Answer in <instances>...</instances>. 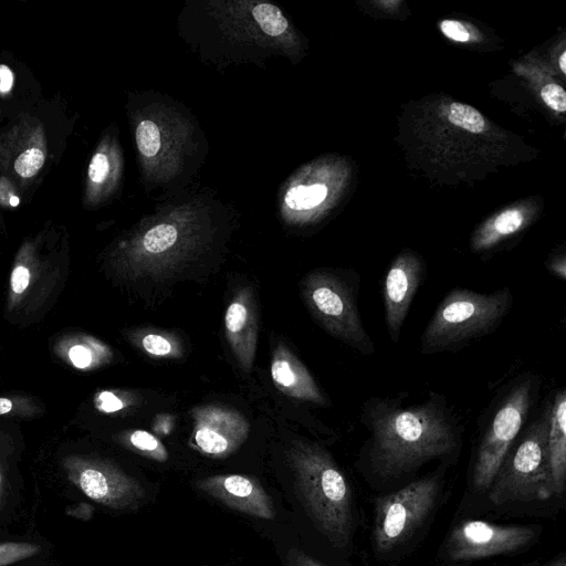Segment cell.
Instances as JSON below:
<instances>
[{
  "instance_id": "30bf717a",
  "label": "cell",
  "mask_w": 566,
  "mask_h": 566,
  "mask_svg": "<svg viewBox=\"0 0 566 566\" xmlns=\"http://www.w3.org/2000/svg\"><path fill=\"white\" fill-rule=\"evenodd\" d=\"M537 530L527 525H500L468 520L450 533L446 552L451 562H470L521 551L535 538Z\"/></svg>"
},
{
  "instance_id": "9c48e42d",
  "label": "cell",
  "mask_w": 566,
  "mask_h": 566,
  "mask_svg": "<svg viewBox=\"0 0 566 566\" xmlns=\"http://www.w3.org/2000/svg\"><path fill=\"white\" fill-rule=\"evenodd\" d=\"M67 479L92 501L113 510H136L145 497L138 480L113 462L72 454L63 459Z\"/></svg>"
},
{
  "instance_id": "8d00e7d4",
  "label": "cell",
  "mask_w": 566,
  "mask_h": 566,
  "mask_svg": "<svg viewBox=\"0 0 566 566\" xmlns=\"http://www.w3.org/2000/svg\"><path fill=\"white\" fill-rule=\"evenodd\" d=\"M2 489H3V476H2V473H1V470H0V500H1V496H2Z\"/></svg>"
},
{
  "instance_id": "d6986e66",
  "label": "cell",
  "mask_w": 566,
  "mask_h": 566,
  "mask_svg": "<svg viewBox=\"0 0 566 566\" xmlns=\"http://www.w3.org/2000/svg\"><path fill=\"white\" fill-rule=\"evenodd\" d=\"M132 339L155 357L179 358L184 352L181 342L168 332L146 331Z\"/></svg>"
},
{
  "instance_id": "ac0fdd59",
  "label": "cell",
  "mask_w": 566,
  "mask_h": 566,
  "mask_svg": "<svg viewBox=\"0 0 566 566\" xmlns=\"http://www.w3.org/2000/svg\"><path fill=\"white\" fill-rule=\"evenodd\" d=\"M67 356L76 368L85 369L108 363L113 358V353L101 340L83 337L69 348Z\"/></svg>"
},
{
  "instance_id": "8fae6325",
  "label": "cell",
  "mask_w": 566,
  "mask_h": 566,
  "mask_svg": "<svg viewBox=\"0 0 566 566\" xmlns=\"http://www.w3.org/2000/svg\"><path fill=\"white\" fill-rule=\"evenodd\" d=\"M193 420L192 442L203 454L226 458L247 440L250 424L239 411L203 405L191 410Z\"/></svg>"
},
{
  "instance_id": "44dd1931",
  "label": "cell",
  "mask_w": 566,
  "mask_h": 566,
  "mask_svg": "<svg viewBox=\"0 0 566 566\" xmlns=\"http://www.w3.org/2000/svg\"><path fill=\"white\" fill-rule=\"evenodd\" d=\"M327 196V188L325 185L315 184L311 186H294L285 195V203L293 210H308L321 202Z\"/></svg>"
},
{
  "instance_id": "3957f363",
  "label": "cell",
  "mask_w": 566,
  "mask_h": 566,
  "mask_svg": "<svg viewBox=\"0 0 566 566\" xmlns=\"http://www.w3.org/2000/svg\"><path fill=\"white\" fill-rule=\"evenodd\" d=\"M514 296L503 287L491 293L454 287L438 304L420 337V353L434 355L461 350L503 323Z\"/></svg>"
},
{
  "instance_id": "4316f807",
  "label": "cell",
  "mask_w": 566,
  "mask_h": 566,
  "mask_svg": "<svg viewBox=\"0 0 566 566\" xmlns=\"http://www.w3.org/2000/svg\"><path fill=\"white\" fill-rule=\"evenodd\" d=\"M541 96L552 109L559 113L566 111V93L560 85L555 83L545 85L541 91Z\"/></svg>"
},
{
  "instance_id": "603a6c76",
  "label": "cell",
  "mask_w": 566,
  "mask_h": 566,
  "mask_svg": "<svg viewBox=\"0 0 566 566\" xmlns=\"http://www.w3.org/2000/svg\"><path fill=\"white\" fill-rule=\"evenodd\" d=\"M252 15L261 29L269 35L277 36L287 29V20L282 11L273 4L260 3L252 10Z\"/></svg>"
},
{
  "instance_id": "836d02e7",
  "label": "cell",
  "mask_w": 566,
  "mask_h": 566,
  "mask_svg": "<svg viewBox=\"0 0 566 566\" xmlns=\"http://www.w3.org/2000/svg\"><path fill=\"white\" fill-rule=\"evenodd\" d=\"M14 82L12 71L4 64H0V94H8Z\"/></svg>"
},
{
  "instance_id": "d590c367",
  "label": "cell",
  "mask_w": 566,
  "mask_h": 566,
  "mask_svg": "<svg viewBox=\"0 0 566 566\" xmlns=\"http://www.w3.org/2000/svg\"><path fill=\"white\" fill-rule=\"evenodd\" d=\"M558 64H559L562 72L566 73V52L562 53Z\"/></svg>"
},
{
  "instance_id": "7402d4cb",
  "label": "cell",
  "mask_w": 566,
  "mask_h": 566,
  "mask_svg": "<svg viewBox=\"0 0 566 566\" xmlns=\"http://www.w3.org/2000/svg\"><path fill=\"white\" fill-rule=\"evenodd\" d=\"M127 444L139 454L155 461L164 462L168 459V451L163 442L145 430H134L125 438Z\"/></svg>"
},
{
  "instance_id": "e575fe53",
  "label": "cell",
  "mask_w": 566,
  "mask_h": 566,
  "mask_svg": "<svg viewBox=\"0 0 566 566\" xmlns=\"http://www.w3.org/2000/svg\"><path fill=\"white\" fill-rule=\"evenodd\" d=\"M544 566H566V558L564 555H559Z\"/></svg>"
},
{
  "instance_id": "277c9868",
  "label": "cell",
  "mask_w": 566,
  "mask_h": 566,
  "mask_svg": "<svg viewBox=\"0 0 566 566\" xmlns=\"http://www.w3.org/2000/svg\"><path fill=\"white\" fill-rule=\"evenodd\" d=\"M549 400L518 434L488 489L496 505L544 501L554 495L547 455Z\"/></svg>"
},
{
  "instance_id": "ba28073f",
  "label": "cell",
  "mask_w": 566,
  "mask_h": 566,
  "mask_svg": "<svg viewBox=\"0 0 566 566\" xmlns=\"http://www.w3.org/2000/svg\"><path fill=\"white\" fill-rule=\"evenodd\" d=\"M439 488L438 476L427 475L376 499L373 536L379 553L405 542L423 523L434 506Z\"/></svg>"
},
{
  "instance_id": "484cf974",
  "label": "cell",
  "mask_w": 566,
  "mask_h": 566,
  "mask_svg": "<svg viewBox=\"0 0 566 566\" xmlns=\"http://www.w3.org/2000/svg\"><path fill=\"white\" fill-rule=\"evenodd\" d=\"M138 150L146 157L155 156L160 148V133L151 120H143L136 128Z\"/></svg>"
},
{
  "instance_id": "5bb4252c",
  "label": "cell",
  "mask_w": 566,
  "mask_h": 566,
  "mask_svg": "<svg viewBox=\"0 0 566 566\" xmlns=\"http://www.w3.org/2000/svg\"><path fill=\"white\" fill-rule=\"evenodd\" d=\"M196 488L240 513L263 520L275 517L271 496L251 476L243 474L210 475L197 480Z\"/></svg>"
},
{
  "instance_id": "4dcf8cb0",
  "label": "cell",
  "mask_w": 566,
  "mask_h": 566,
  "mask_svg": "<svg viewBox=\"0 0 566 566\" xmlns=\"http://www.w3.org/2000/svg\"><path fill=\"white\" fill-rule=\"evenodd\" d=\"M289 566H326L313 556L297 549L292 548L287 553Z\"/></svg>"
},
{
  "instance_id": "83f0119b",
  "label": "cell",
  "mask_w": 566,
  "mask_h": 566,
  "mask_svg": "<svg viewBox=\"0 0 566 566\" xmlns=\"http://www.w3.org/2000/svg\"><path fill=\"white\" fill-rule=\"evenodd\" d=\"M20 203L17 188L9 177H0V205L3 207H17Z\"/></svg>"
},
{
  "instance_id": "8992f818",
  "label": "cell",
  "mask_w": 566,
  "mask_h": 566,
  "mask_svg": "<svg viewBox=\"0 0 566 566\" xmlns=\"http://www.w3.org/2000/svg\"><path fill=\"white\" fill-rule=\"evenodd\" d=\"M360 276L317 271L307 274L301 283L305 304L313 318L333 337L371 356L375 344L364 326L358 310Z\"/></svg>"
},
{
  "instance_id": "74e56055",
  "label": "cell",
  "mask_w": 566,
  "mask_h": 566,
  "mask_svg": "<svg viewBox=\"0 0 566 566\" xmlns=\"http://www.w3.org/2000/svg\"><path fill=\"white\" fill-rule=\"evenodd\" d=\"M460 566H464V565H460ZM504 566H511V565H504Z\"/></svg>"
},
{
  "instance_id": "9a60e30c",
  "label": "cell",
  "mask_w": 566,
  "mask_h": 566,
  "mask_svg": "<svg viewBox=\"0 0 566 566\" xmlns=\"http://www.w3.org/2000/svg\"><path fill=\"white\" fill-rule=\"evenodd\" d=\"M228 344L243 371H251L256 350L258 316L250 289H240L224 314Z\"/></svg>"
},
{
  "instance_id": "d6a6232c",
  "label": "cell",
  "mask_w": 566,
  "mask_h": 566,
  "mask_svg": "<svg viewBox=\"0 0 566 566\" xmlns=\"http://www.w3.org/2000/svg\"><path fill=\"white\" fill-rule=\"evenodd\" d=\"M547 270L560 281L566 280V259L565 255L555 256L546 264Z\"/></svg>"
},
{
  "instance_id": "7c38bea8",
  "label": "cell",
  "mask_w": 566,
  "mask_h": 566,
  "mask_svg": "<svg viewBox=\"0 0 566 566\" xmlns=\"http://www.w3.org/2000/svg\"><path fill=\"white\" fill-rule=\"evenodd\" d=\"M426 279L423 262L413 253L399 254L389 265L382 285L385 323L392 343H398L412 301Z\"/></svg>"
},
{
  "instance_id": "f546056e",
  "label": "cell",
  "mask_w": 566,
  "mask_h": 566,
  "mask_svg": "<svg viewBox=\"0 0 566 566\" xmlns=\"http://www.w3.org/2000/svg\"><path fill=\"white\" fill-rule=\"evenodd\" d=\"M96 406L104 412H115L123 409L126 403L111 391H103L96 398Z\"/></svg>"
},
{
  "instance_id": "d4e9b609",
  "label": "cell",
  "mask_w": 566,
  "mask_h": 566,
  "mask_svg": "<svg viewBox=\"0 0 566 566\" xmlns=\"http://www.w3.org/2000/svg\"><path fill=\"white\" fill-rule=\"evenodd\" d=\"M41 546L25 542H2L0 543V566L24 560L38 555Z\"/></svg>"
},
{
  "instance_id": "6da1fadb",
  "label": "cell",
  "mask_w": 566,
  "mask_h": 566,
  "mask_svg": "<svg viewBox=\"0 0 566 566\" xmlns=\"http://www.w3.org/2000/svg\"><path fill=\"white\" fill-rule=\"evenodd\" d=\"M407 395L371 397L360 408L368 463L381 478L411 473L461 449L463 427L444 395L429 391L403 406Z\"/></svg>"
},
{
  "instance_id": "e0dca14e",
  "label": "cell",
  "mask_w": 566,
  "mask_h": 566,
  "mask_svg": "<svg viewBox=\"0 0 566 566\" xmlns=\"http://www.w3.org/2000/svg\"><path fill=\"white\" fill-rule=\"evenodd\" d=\"M547 455L554 495L559 496L566 482V389H557L549 399Z\"/></svg>"
},
{
  "instance_id": "2e32d148",
  "label": "cell",
  "mask_w": 566,
  "mask_h": 566,
  "mask_svg": "<svg viewBox=\"0 0 566 566\" xmlns=\"http://www.w3.org/2000/svg\"><path fill=\"white\" fill-rule=\"evenodd\" d=\"M271 377L284 395L327 406L328 401L306 366L283 343H277L271 360Z\"/></svg>"
},
{
  "instance_id": "5b68a950",
  "label": "cell",
  "mask_w": 566,
  "mask_h": 566,
  "mask_svg": "<svg viewBox=\"0 0 566 566\" xmlns=\"http://www.w3.org/2000/svg\"><path fill=\"white\" fill-rule=\"evenodd\" d=\"M541 379L533 373L518 375L499 395L482 430L472 469L478 491L490 488L504 458L521 433L537 400Z\"/></svg>"
},
{
  "instance_id": "ffe728a7",
  "label": "cell",
  "mask_w": 566,
  "mask_h": 566,
  "mask_svg": "<svg viewBox=\"0 0 566 566\" xmlns=\"http://www.w3.org/2000/svg\"><path fill=\"white\" fill-rule=\"evenodd\" d=\"M112 163L111 157L104 148L97 149L91 157L86 172V192L87 201L94 200L105 187L111 178Z\"/></svg>"
},
{
  "instance_id": "4fadbf2b",
  "label": "cell",
  "mask_w": 566,
  "mask_h": 566,
  "mask_svg": "<svg viewBox=\"0 0 566 566\" xmlns=\"http://www.w3.org/2000/svg\"><path fill=\"white\" fill-rule=\"evenodd\" d=\"M46 139L39 123L14 125L0 145V166L21 182L35 178L46 160Z\"/></svg>"
},
{
  "instance_id": "7a4b0ae2",
  "label": "cell",
  "mask_w": 566,
  "mask_h": 566,
  "mask_svg": "<svg viewBox=\"0 0 566 566\" xmlns=\"http://www.w3.org/2000/svg\"><path fill=\"white\" fill-rule=\"evenodd\" d=\"M298 497L317 530L336 548L348 546L353 531L352 491L332 454L323 447L295 440L287 450Z\"/></svg>"
},
{
  "instance_id": "f1b7e54d",
  "label": "cell",
  "mask_w": 566,
  "mask_h": 566,
  "mask_svg": "<svg viewBox=\"0 0 566 566\" xmlns=\"http://www.w3.org/2000/svg\"><path fill=\"white\" fill-rule=\"evenodd\" d=\"M443 34L457 42H467L470 40V34L462 23L455 20H443L440 24Z\"/></svg>"
},
{
  "instance_id": "1f68e13d",
  "label": "cell",
  "mask_w": 566,
  "mask_h": 566,
  "mask_svg": "<svg viewBox=\"0 0 566 566\" xmlns=\"http://www.w3.org/2000/svg\"><path fill=\"white\" fill-rule=\"evenodd\" d=\"M12 412L28 413L27 401L0 397V416Z\"/></svg>"
},
{
  "instance_id": "cb8c5ba5",
  "label": "cell",
  "mask_w": 566,
  "mask_h": 566,
  "mask_svg": "<svg viewBox=\"0 0 566 566\" xmlns=\"http://www.w3.org/2000/svg\"><path fill=\"white\" fill-rule=\"evenodd\" d=\"M448 119L454 126L474 134L481 133L485 128V120L481 113L462 103H452L449 106Z\"/></svg>"
},
{
  "instance_id": "52a82bcc",
  "label": "cell",
  "mask_w": 566,
  "mask_h": 566,
  "mask_svg": "<svg viewBox=\"0 0 566 566\" xmlns=\"http://www.w3.org/2000/svg\"><path fill=\"white\" fill-rule=\"evenodd\" d=\"M62 261L44 232L25 240L17 252L9 283L7 314L33 315L51 297L62 276Z\"/></svg>"
}]
</instances>
